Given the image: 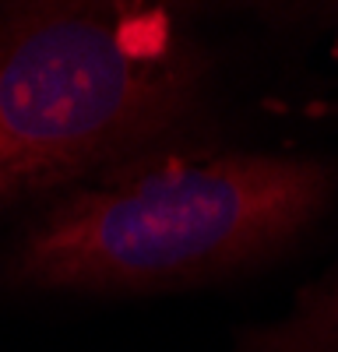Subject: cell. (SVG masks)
Wrapping results in <instances>:
<instances>
[{
	"mask_svg": "<svg viewBox=\"0 0 338 352\" xmlns=\"http://www.w3.org/2000/svg\"><path fill=\"white\" fill-rule=\"evenodd\" d=\"M328 173L278 155H152L99 169L25 232L14 272L60 289H166L264 257L321 212Z\"/></svg>",
	"mask_w": 338,
	"mask_h": 352,
	"instance_id": "6da1fadb",
	"label": "cell"
},
{
	"mask_svg": "<svg viewBox=\"0 0 338 352\" xmlns=\"http://www.w3.org/2000/svg\"><path fill=\"white\" fill-rule=\"evenodd\" d=\"M194 64L162 18L46 8L0 25V201L39 194L173 120Z\"/></svg>",
	"mask_w": 338,
	"mask_h": 352,
	"instance_id": "7a4b0ae2",
	"label": "cell"
},
{
	"mask_svg": "<svg viewBox=\"0 0 338 352\" xmlns=\"http://www.w3.org/2000/svg\"><path fill=\"white\" fill-rule=\"evenodd\" d=\"M258 352H338V272L310 289L286 324L258 342Z\"/></svg>",
	"mask_w": 338,
	"mask_h": 352,
	"instance_id": "3957f363",
	"label": "cell"
}]
</instances>
